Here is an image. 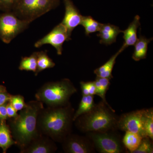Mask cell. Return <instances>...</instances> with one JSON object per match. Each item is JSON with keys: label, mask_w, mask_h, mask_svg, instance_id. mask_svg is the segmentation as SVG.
Wrapping results in <instances>:
<instances>
[{"label": "cell", "mask_w": 153, "mask_h": 153, "mask_svg": "<svg viewBox=\"0 0 153 153\" xmlns=\"http://www.w3.org/2000/svg\"><path fill=\"white\" fill-rule=\"evenodd\" d=\"M143 128L145 137L153 140V108L146 109L144 117Z\"/></svg>", "instance_id": "cell-24"}, {"label": "cell", "mask_w": 153, "mask_h": 153, "mask_svg": "<svg viewBox=\"0 0 153 153\" xmlns=\"http://www.w3.org/2000/svg\"><path fill=\"white\" fill-rule=\"evenodd\" d=\"M65 6V15L61 24L67 29L71 36L73 30L80 25L82 17L71 0H63Z\"/></svg>", "instance_id": "cell-12"}, {"label": "cell", "mask_w": 153, "mask_h": 153, "mask_svg": "<svg viewBox=\"0 0 153 153\" xmlns=\"http://www.w3.org/2000/svg\"><path fill=\"white\" fill-rule=\"evenodd\" d=\"M17 0H0V10L4 12L13 11Z\"/></svg>", "instance_id": "cell-27"}, {"label": "cell", "mask_w": 153, "mask_h": 153, "mask_svg": "<svg viewBox=\"0 0 153 153\" xmlns=\"http://www.w3.org/2000/svg\"><path fill=\"white\" fill-rule=\"evenodd\" d=\"M124 50L122 47H121L118 51L113 55L106 63L95 69L94 72L97 76L108 78L110 79L112 78L113 77L112 74V70L116 63V60L118 55Z\"/></svg>", "instance_id": "cell-16"}, {"label": "cell", "mask_w": 153, "mask_h": 153, "mask_svg": "<svg viewBox=\"0 0 153 153\" xmlns=\"http://www.w3.org/2000/svg\"><path fill=\"white\" fill-rule=\"evenodd\" d=\"M5 91H7V89H6L5 86L0 85V93L1 92H5Z\"/></svg>", "instance_id": "cell-33"}, {"label": "cell", "mask_w": 153, "mask_h": 153, "mask_svg": "<svg viewBox=\"0 0 153 153\" xmlns=\"http://www.w3.org/2000/svg\"><path fill=\"white\" fill-rule=\"evenodd\" d=\"M37 69L35 73L36 76H37L41 71L53 68L55 66V63L49 57L46 51L37 52Z\"/></svg>", "instance_id": "cell-20"}, {"label": "cell", "mask_w": 153, "mask_h": 153, "mask_svg": "<svg viewBox=\"0 0 153 153\" xmlns=\"http://www.w3.org/2000/svg\"><path fill=\"white\" fill-rule=\"evenodd\" d=\"M60 0H17L12 12L19 18L31 23L60 4Z\"/></svg>", "instance_id": "cell-5"}, {"label": "cell", "mask_w": 153, "mask_h": 153, "mask_svg": "<svg viewBox=\"0 0 153 153\" xmlns=\"http://www.w3.org/2000/svg\"><path fill=\"white\" fill-rule=\"evenodd\" d=\"M95 104L94 96H82L78 109L74 112L73 117L74 121L80 116L90 111L93 108Z\"/></svg>", "instance_id": "cell-19"}, {"label": "cell", "mask_w": 153, "mask_h": 153, "mask_svg": "<svg viewBox=\"0 0 153 153\" xmlns=\"http://www.w3.org/2000/svg\"><path fill=\"white\" fill-rule=\"evenodd\" d=\"M80 25L85 29V34L89 36L91 33L99 32L101 28L102 24L96 21L90 16L82 17Z\"/></svg>", "instance_id": "cell-23"}, {"label": "cell", "mask_w": 153, "mask_h": 153, "mask_svg": "<svg viewBox=\"0 0 153 153\" xmlns=\"http://www.w3.org/2000/svg\"><path fill=\"white\" fill-rule=\"evenodd\" d=\"M119 27L110 24H102L97 36L100 38V43L109 45L116 41L119 34L122 33Z\"/></svg>", "instance_id": "cell-13"}, {"label": "cell", "mask_w": 153, "mask_h": 153, "mask_svg": "<svg viewBox=\"0 0 153 153\" xmlns=\"http://www.w3.org/2000/svg\"><path fill=\"white\" fill-rule=\"evenodd\" d=\"M119 117L114 110L102 100L89 112L75 120V126L80 131L104 132L116 131Z\"/></svg>", "instance_id": "cell-3"}, {"label": "cell", "mask_w": 153, "mask_h": 153, "mask_svg": "<svg viewBox=\"0 0 153 153\" xmlns=\"http://www.w3.org/2000/svg\"><path fill=\"white\" fill-rule=\"evenodd\" d=\"M75 111L71 102L59 106L43 108L38 113L37 130L39 134L61 143L71 133Z\"/></svg>", "instance_id": "cell-1"}, {"label": "cell", "mask_w": 153, "mask_h": 153, "mask_svg": "<svg viewBox=\"0 0 153 153\" xmlns=\"http://www.w3.org/2000/svg\"><path fill=\"white\" fill-rule=\"evenodd\" d=\"M71 40L67 29L61 23L57 25L48 34L36 42L34 45L36 48H39L46 44L54 47L57 55H62L63 44L66 41Z\"/></svg>", "instance_id": "cell-9"}, {"label": "cell", "mask_w": 153, "mask_h": 153, "mask_svg": "<svg viewBox=\"0 0 153 153\" xmlns=\"http://www.w3.org/2000/svg\"><path fill=\"white\" fill-rule=\"evenodd\" d=\"M88 89L89 91V95L94 96L96 95V88L95 84L94 81H89V82H86Z\"/></svg>", "instance_id": "cell-31"}, {"label": "cell", "mask_w": 153, "mask_h": 153, "mask_svg": "<svg viewBox=\"0 0 153 153\" xmlns=\"http://www.w3.org/2000/svg\"><path fill=\"white\" fill-rule=\"evenodd\" d=\"M61 143L65 153L95 152V149L93 143L86 136L71 133L64 139Z\"/></svg>", "instance_id": "cell-10"}, {"label": "cell", "mask_w": 153, "mask_h": 153, "mask_svg": "<svg viewBox=\"0 0 153 153\" xmlns=\"http://www.w3.org/2000/svg\"><path fill=\"white\" fill-rule=\"evenodd\" d=\"M153 40L152 38H147L140 35L139 38L135 44L132 58L136 61L146 59L147 53L148 45Z\"/></svg>", "instance_id": "cell-17"}, {"label": "cell", "mask_w": 153, "mask_h": 153, "mask_svg": "<svg viewBox=\"0 0 153 153\" xmlns=\"http://www.w3.org/2000/svg\"><path fill=\"white\" fill-rule=\"evenodd\" d=\"M86 136L93 143L97 151L100 153H121L125 152L122 139L116 131L88 132Z\"/></svg>", "instance_id": "cell-6"}, {"label": "cell", "mask_w": 153, "mask_h": 153, "mask_svg": "<svg viewBox=\"0 0 153 153\" xmlns=\"http://www.w3.org/2000/svg\"><path fill=\"white\" fill-rule=\"evenodd\" d=\"M30 23L22 20L12 11L0 15V39L8 44L28 28Z\"/></svg>", "instance_id": "cell-7"}, {"label": "cell", "mask_w": 153, "mask_h": 153, "mask_svg": "<svg viewBox=\"0 0 153 153\" xmlns=\"http://www.w3.org/2000/svg\"><path fill=\"white\" fill-rule=\"evenodd\" d=\"M140 26V17L138 15H137L128 28L122 31V33H123V38L124 40L123 45L122 47L123 49H125L129 46L134 45L138 39L137 32L138 28Z\"/></svg>", "instance_id": "cell-14"}, {"label": "cell", "mask_w": 153, "mask_h": 153, "mask_svg": "<svg viewBox=\"0 0 153 153\" xmlns=\"http://www.w3.org/2000/svg\"><path fill=\"white\" fill-rule=\"evenodd\" d=\"M13 145H16V143L13 138L8 124L6 120L0 121V148L5 153Z\"/></svg>", "instance_id": "cell-15"}, {"label": "cell", "mask_w": 153, "mask_h": 153, "mask_svg": "<svg viewBox=\"0 0 153 153\" xmlns=\"http://www.w3.org/2000/svg\"><path fill=\"white\" fill-rule=\"evenodd\" d=\"M37 52H33L28 57H22L19 68L21 71H32L34 73L37 69Z\"/></svg>", "instance_id": "cell-22"}, {"label": "cell", "mask_w": 153, "mask_h": 153, "mask_svg": "<svg viewBox=\"0 0 153 153\" xmlns=\"http://www.w3.org/2000/svg\"><path fill=\"white\" fill-rule=\"evenodd\" d=\"M57 147L52 139L39 134L25 147L20 150L21 153H53L57 151Z\"/></svg>", "instance_id": "cell-11"}, {"label": "cell", "mask_w": 153, "mask_h": 153, "mask_svg": "<svg viewBox=\"0 0 153 153\" xmlns=\"http://www.w3.org/2000/svg\"><path fill=\"white\" fill-rule=\"evenodd\" d=\"M8 102L0 105V121L6 120L9 119L7 111V105Z\"/></svg>", "instance_id": "cell-29"}, {"label": "cell", "mask_w": 153, "mask_h": 153, "mask_svg": "<svg viewBox=\"0 0 153 153\" xmlns=\"http://www.w3.org/2000/svg\"><path fill=\"white\" fill-rule=\"evenodd\" d=\"M80 86H81V91H82V96H86L89 95V91L87 85H86V82L82 81L80 82Z\"/></svg>", "instance_id": "cell-32"}, {"label": "cell", "mask_w": 153, "mask_h": 153, "mask_svg": "<svg viewBox=\"0 0 153 153\" xmlns=\"http://www.w3.org/2000/svg\"><path fill=\"white\" fill-rule=\"evenodd\" d=\"M9 102L17 111L23 109L26 105L25 97L20 94L11 95Z\"/></svg>", "instance_id": "cell-26"}, {"label": "cell", "mask_w": 153, "mask_h": 153, "mask_svg": "<svg viewBox=\"0 0 153 153\" xmlns=\"http://www.w3.org/2000/svg\"><path fill=\"white\" fill-rule=\"evenodd\" d=\"M7 111L9 118L16 117L18 115L17 111L15 109L12 104L8 102L7 105Z\"/></svg>", "instance_id": "cell-28"}, {"label": "cell", "mask_w": 153, "mask_h": 153, "mask_svg": "<svg viewBox=\"0 0 153 153\" xmlns=\"http://www.w3.org/2000/svg\"><path fill=\"white\" fill-rule=\"evenodd\" d=\"M143 138L138 134L126 131L122 142L126 149L128 150L129 153H133L140 146Z\"/></svg>", "instance_id": "cell-18"}, {"label": "cell", "mask_w": 153, "mask_h": 153, "mask_svg": "<svg viewBox=\"0 0 153 153\" xmlns=\"http://www.w3.org/2000/svg\"><path fill=\"white\" fill-rule=\"evenodd\" d=\"M77 91L71 80L65 78L44 83L37 91L35 97L47 106H63L70 102L71 97Z\"/></svg>", "instance_id": "cell-4"}, {"label": "cell", "mask_w": 153, "mask_h": 153, "mask_svg": "<svg viewBox=\"0 0 153 153\" xmlns=\"http://www.w3.org/2000/svg\"><path fill=\"white\" fill-rule=\"evenodd\" d=\"M110 80V79L108 78L97 76L94 81V83L96 88V95H98L101 97L102 100L108 106L112 108L108 104L105 98V94L111 84Z\"/></svg>", "instance_id": "cell-21"}, {"label": "cell", "mask_w": 153, "mask_h": 153, "mask_svg": "<svg viewBox=\"0 0 153 153\" xmlns=\"http://www.w3.org/2000/svg\"><path fill=\"white\" fill-rule=\"evenodd\" d=\"M44 107L43 102L32 100L26 103V106L20 111L16 117L9 119L12 136L20 150L40 134L37 130V117Z\"/></svg>", "instance_id": "cell-2"}, {"label": "cell", "mask_w": 153, "mask_h": 153, "mask_svg": "<svg viewBox=\"0 0 153 153\" xmlns=\"http://www.w3.org/2000/svg\"><path fill=\"white\" fill-rule=\"evenodd\" d=\"M152 141L148 137H144L138 147L133 153H153Z\"/></svg>", "instance_id": "cell-25"}, {"label": "cell", "mask_w": 153, "mask_h": 153, "mask_svg": "<svg viewBox=\"0 0 153 153\" xmlns=\"http://www.w3.org/2000/svg\"><path fill=\"white\" fill-rule=\"evenodd\" d=\"M11 94L5 92H1L0 93V105L5 104L6 102L10 101Z\"/></svg>", "instance_id": "cell-30"}, {"label": "cell", "mask_w": 153, "mask_h": 153, "mask_svg": "<svg viewBox=\"0 0 153 153\" xmlns=\"http://www.w3.org/2000/svg\"><path fill=\"white\" fill-rule=\"evenodd\" d=\"M146 109L137 110L123 114L119 117L117 129L145 137L143 128L144 117Z\"/></svg>", "instance_id": "cell-8"}]
</instances>
